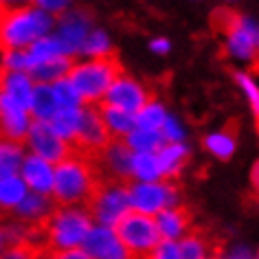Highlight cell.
<instances>
[{"label": "cell", "instance_id": "277c9868", "mask_svg": "<svg viewBox=\"0 0 259 259\" xmlns=\"http://www.w3.org/2000/svg\"><path fill=\"white\" fill-rule=\"evenodd\" d=\"M213 24L224 33V51L231 60L252 64L259 60V20L252 16L218 9Z\"/></svg>", "mask_w": 259, "mask_h": 259}, {"label": "cell", "instance_id": "ab89813d", "mask_svg": "<svg viewBox=\"0 0 259 259\" xmlns=\"http://www.w3.org/2000/svg\"><path fill=\"white\" fill-rule=\"evenodd\" d=\"M37 255H40V250L29 248V246H14L3 259H37Z\"/></svg>", "mask_w": 259, "mask_h": 259}, {"label": "cell", "instance_id": "9c48e42d", "mask_svg": "<svg viewBox=\"0 0 259 259\" xmlns=\"http://www.w3.org/2000/svg\"><path fill=\"white\" fill-rule=\"evenodd\" d=\"M24 147H27L29 154H35V156L49 160V163H53V165L62 163L64 158H68L70 154L75 152V147L70 145L68 141H64L60 134L51 127V123L35 121V119L31 123L27 139H24Z\"/></svg>", "mask_w": 259, "mask_h": 259}, {"label": "cell", "instance_id": "9a60e30c", "mask_svg": "<svg viewBox=\"0 0 259 259\" xmlns=\"http://www.w3.org/2000/svg\"><path fill=\"white\" fill-rule=\"evenodd\" d=\"M132 156L134 152L125 145V141L112 139L108 147L97 156V167L106 174L108 180H121V183H132Z\"/></svg>", "mask_w": 259, "mask_h": 259}, {"label": "cell", "instance_id": "d4e9b609", "mask_svg": "<svg viewBox=\"0 0 259 259\" xmlns=\"http://www.w3.org/2000/svg\"><path fill=\"white\" fill-rule=\"evenodd\" d=\"M123 141L134 154H158L165 145L160 130H145V127L132 130Z\"/></svg>", "mask_w": 259, "mask_h": 259}, {"label": "cell", "instance_id": "7dc6e473", "mask_svg": "<svg viewBox=\"0 0 259 259\" xmlns=\"http://www.w3.org/2000/svg\"><path fill=\"white\" fill-rule=\"evenodd\" d=\"M226 3H237V0H226Z\"/></svg>", "mask_w": 259, "mask_h": 259}, {"label": "cell", "instance_id": "f6af8a7d", "mask_svg": "<svg viewBox=\"0 0 259 259\" xmlns=\"http://www.w3.org/2000/svg\"><path fill=\"white\" fill-rule=\"evenodd\" d=\"M250 183H252V189L259 193V160L252 165V171H250Z\"/></svg>", "mask_w": 259, "mask_h": 259}, {"label": "cell", "instance_id": "f907efd6", "mask_svg": "<svg viewBox=\"0 0 259 259\" xmlns=\"http://www.w3.org/2000/svg\"><path fill=\"white\" fill-rule=\"evenodd\" d=\"M0 11H3V7H0Z\"/></svg>", "mask_w": 259, "mask_h": 259}, {"label": "cell", "instance_id": "d590c367", "mask_svg": "<svg viewBox=\"0 0 259 259\" xmlns=\"http://www.w3.org/2000/svg\"><path fill=\"white\" fill-rule=\"evenodd\" d=\"M160 134H163L165 143H185V139H187V130L183 125V121L174 114L167 116V121L160 127Z\"/></svg>", "mask_w": 259, "mask_h": 259}, {"label": "cell", "instance_id": "74e56055", "mask_svg": "<svg viewBox=\"0 0 259 259\" xmlns=\"http://www.w3.org/2000/svg\"><path fill=\"white\" fill-rule=\"evenodd\" d=\"M147 259H180V244L163 239V242L150 252Z\"/></svg>", "mask_w": 259, "mask_h": 259}, {"label": "cell", "instance_id": "2e32d148", "mask_svg": "<svg viewBox=\"0 0 259 259\" xmlns=\"http://www.w3.org/2000/svg\"><path fill=\"white\" fill-rule=\"evenodd\" d=\"M20 178L27 183L29 191L33 193H42V196H53L55 189V165L44 160L35 154L24 156L22 169H20Z\"/></svg>", "mask_w": 259, "mask_h": 259}, {"label": "cell", "instance_id": "3957f363", "mask_svg": "<svg viewBox=\"0 0 259 259\" xmlns=\"http://www.w3.org/2000/svg\"><path fill=\"white\" fill-rule=\"evenodd\" d=\"M95 229V220L88 206H60L53 211L49 222L42 226L44 233V250L64 252L83 248L90 231Z\"/></svg>", "mask_w": 259, "mask_h": 259}, {"label": "cell", "instance_id": "44dd1931", "mask_svg": "<svg viewBox=\"0 0 259 259\" xmlns=\"http://www.w3.org/2000/svg\"><path fill=\"white\" fill-rule=\"evenodd\" d=\"M204 150L218 160H231L237 152V132L233 127H222L215 132H209L202 141Z\"/></svg>", "mask_w": 259, "mask_h": 259}, {"label": "cell", "instance_id": "5b68a950", "mask_svg": "<svg viewBox=\"0 0 259 259\" xmlns=\"http://www.w3.org/2000/svg\"><path fill=\"white\" fill-rule=\"evenodd\" d=\"M123 73L119 57H106V60H81L75 62L70 68L68 79L79 90L86 106H101L106 99L110 86Z\"/></svg>", "mask_w": 259, "mask_h": 259}, {"label": "cell", "instance_id": "60d3db41", "mask_svg": "<svg viewBox=\"0 0 259 259\" xmlns=\"http://www.w3.org/2000/svg\"><path fill=\"white\" fill-rule=\"evenodd\" d=\"M14 248L9 239V231H7V220H0V259H3L7 252Z\"/></svg>", "mask_w": 259, "mask_h": 259}, {"label": "cell", "instance_id": "4dcf8cb0", "mask_svg": "<svg viewBox=\"0 0 259 259\" xmlns=\"http://www.w3.org/2000/svg\"><path fill=\"white\" fill-rule=\"evenodd\" d=\"M79 121H81V108H60V112L51 119V127H53L64 141H68V143L73 145L77 130H79Z\"/></svg>", "mask_w": 259, "mask_h": 259}, {"label": "cell", "instance_id": "816d5d0a", "mask_svg": "<svg viewBox=\"0 0 259 259\" xmlns=\"http://www.w3.org/2000/svg\"><path fill=\"white\" fill-rule=\"evenodd\" d=\"M257 62H259V60H257Z\"/></svg>", "mask_w": 259, "mask_h": 259}, {"label": "cell", "instance_id": "ee69618b", "mask_svg": "<svg viewBox=\"0 0 259 259\" xmlns=\"http://www.w3.org/2000/svg\"><path fill=\"white\" fill-rule=\"evenodd\" d=\"M27 5H33V0H0L3 9H18V7H27Z\"/></svg>", "mask_w": 259, "mask_h": 259}, {"label": "cell", "instance_id": "1f68e13d", "mask_svg": "<svg viewBox=\"0 0 259 259\" xmlns=\"http://www.w3.org/2000/svg\"><path fill=\"white\" fill-rule=\"evenodd\" d=\"M27 53H29L31 70H33V68H37V66H40V64H44V62H51V60H55V57L64 55V51H62V47H60V42L55 40V35L51 33V35H47V37H42V40H37L33 47H29Z\"/></svg>", "mask_w": 259, "mask_h": 259}, {"label": "cell", "instance_id": "bcb514c9", "mask_svg": "<svg viewBox=\"0 0 259 259\" xmlns=\"http://www.w3.org/2000/svg\"><path fill=\"white\" fill-rule=\"evenodd\" d=\"M37 259H51V252H47V250H40V255H37Z\"/></svg>", "mask_w": 259, "mask_h": 259}, {"label": "cell", "instance_id": "8d00e7d4", "mask_svg": "<svg viewBox=\"0 0 259 259\" xmlns=\"http://www.w3.org/2000/svg\"><path fill=\"white\" fill-rule=\"evenodd\" d=\"M33 5L53 18H60L73 9V0H33Z\"/></svg>", "mask_w": 259, "mask_h": 259}, {"label": "cell", "instance_id": "cb8c5ba5", "mask_svg": "<svg viewBox=\"0 0 259 259\" xmlns=\"http://www.w3.org/2000/svg\"><path fill=\"white\" fill-rule=\"evenodd\" d=\"M24 156H27L24 143H14V141L0 139V180L20 176Z\"/></svg>", "mask_w": 259, "mask_h": 259}, {"label": "cell", "instance_id": "f1b7e54d", "mask_svg": "<svg viewBox=\"0 0 259 259\" xmlns=\"http://www.w3.org/2000/svg\"><path fill=\"white\" fill-rule=\"evenodd\" d=\"M83 60H106V57H116L114 53V44L110 40V35L103 29H93L90 35L86 37L79 53Z\"/></svg>", "mask_w": 259, "mask_h": 259}, {"label": "cell", "instance_id": "e0dca14e", "mask_svg": "<svg viewBox=\"0 0 259 259\" xmlns=\"http://www.w3.org/2000/svg\"><path fill=\"white\" fill-rule=\"evenodd\" d=\"M57 209V202L53 196H42V193L29 191V196L22 200V204L16 209V213L11 218H16L18 222L33 226V229H42L49 222V218L53 215V211Z\"/></svg>", "mask_w": 259, "mask_h": 259}, {"label": "cell", "instance_id": "ba28073f", "mask_svg": "<svg viewBox=\"0 0 259 259\" xmlns=\"http://www.w3.org/2000/svg\"><path fill=\"white\" fill-rule=\"evenodd\" d=\"M116 233L132 252L134 259H147L150 252L163 242L156 226V218L143 215V213L130 211L125 218L116 224Z\"/></svg>", "mask_w": 259, "mask_h": 259}, {"label": "cell", "instance_id": "52a82bcc", "mask_svg": "<svg viewBox=\"0 0 259 259\" xmlns=\"http://www.w3.org/2000/svg\"><path fill=\"white\" fill-rule=\"evenodd\" d=\"M130 206L132 211L156 218L171 206H183V193L174 180L156 183H130Z\"/></svg>", "mask_w": 259, "mask_h": 259}, {"label": "cell", "instance_id": "4316f807", "mask_svg": "<svg viewBox=\"0 0 259 259\" xmlns=\"http://www.w3.org/2000/svg\"><path fill=\"white\" fill-rule=\"evenodd\" d=\"M156 180H165L158 154H134L132 183H156Z\"/></svg>", "mask_w": 259, "mask_h": 259}, {"label": "cell", "instance_id": "83f0119b", "mask_svg": "<svg viewBox=\"0 0 259 259\" xmlns=\"http://www.w3.org/2000/svg\"><path fill=\"white\" fill-rule=\"evenodd\" d=\"M75 62L77 60H73V57L60 55V57H55V60L44 62L37 68H33L31 70V77L35 79V83H55L70 75V68L75 66Z\"/></svg>", "mask_w": 259, "mask_h": 259}, {"label": "cell", "instance_id": "8fae6325", "mask_svg": "<svg viewBox=\"0 0 259 259\" xmlns=\"http://www.w3.org/2000/svg\"><path fill=\"white\" fill-rule=\"evenodd\" d=\"M110 141H112V137H110L106 123H103L99 106H83L81 108L79 130H77L73 147L77 152L86 154V156L97 158L108 147Z\"/></svg>", "mask_w": 259, "mask_h": 259}, {"label": "cell", "instance_id": "c3c4849f", "mask_svg": "<svg viewBox=\"0 0 259 259\" xmlns=\"http://www.w3.org/2000/svg\"><path fill=\"white\" fill-rule=\"evenodd\" d=\"M257 259H259V250H257Z\"/></svg>", "mask_w": 259, "mask_h": 259}, {"label": "cell", "instance_id": "f35d334b", "mask_svg": "<svg viewBox=\"0 0 259 259\" xmlns=\"http://www.w3.org/2000/svg\"><path fill=\"white\" fill-rule=\"evenodd\" d=\"M215 259H257V255H252L246 246H233L229 250H220Z\"/></svg>", "mask_w": 259, "mask_h": 259}, {"label": "cell", "instance_id": "d6a6232c", "mask_svg": "<svg viewBox=\"0 0 259 259\" xmlns=\"http://www.w3.org/2000/svg\"><path fill=\"white\" fill-rule=\"evenodd\" d=\"M167 116H169V112H167L165 103L154 97V99L147 103L145 108H141L137 112V127L160 130V127H163V123L167 121Z\"/></svg>", "mask_w": 259, "mask_h": 259}, {"label": "cell", "instance_id": "ac0fdd59", "mask_svg": "<svg viewBox=\"0 0 259 259\" xmlns=\"http://www.w3.org/2000/svg\"><path fill=\"white\" fill-rule=\"evenodd\" d=\"M156 226L167 242H183L191 233V213L185 206H171L156 215Z\"/></svg>", "mask_w": 259, "mask_h": 259}, {"label": "cell", "instance_id": "e575fe53", "mask_svg": "<svg viewBox=\"0 0 259 259\" xmlns=\"http://www.w3.org/2000/svg\"><path fill=\"white\" fill-rule=\"evenodd\" d=\"M53 86V93H55V99L60 103V108H83L86 103H83L79 90L75 88V83L68 79V77H64V79L51 83Z\"/></svg>", "mask_w": 259, "mask_h": 259}, {"label": "cell", "instance_id": "b9f144b4", "mask_svg": "<svg viewBox=\"0 0 259 259\" xmlns=\"http://www.w3.org/2000/svg\"><path fill=\"white\" fill-rule=\"evenodd\" d=\"M150 51L152 53H158V55H167L171 51V42L167 37H156V40L150 42Z\"/></svg>", "mask_w": 259, "mask_h": 259}, {"label": "cell", "instance_id": "7402d4cb", "mask_svg": "<svg viewBox=\"0 0 259 259\" xmlns=\"http://www.w3.org/2000/svg\"><path fill=\"white\" fill-rule=\"evenodd\" d=\"M99 110H101L103 123H106V127H108V132L112 139L123 141L132 130H137V114L125 112V110L114 108V106H106V103H101Z\"/></svg>", "mask_w": 259, "mask_h": 259}, {"label": "cell", "instance_id": "7a4b0ae2", "mask_svg": "<svg viewBox=\"0 0 259 259\" xmlns=\"http://www.w3.org/2000/svg\"><path fill=\"white\" fill-rule=\"evenodd\" d=\"M57 18L35 5L0 11V51H27L37 40L53 33Z\"/></svg>", "mask_w": 259, "mask_h": 259}, {"label": "cell", "instance_id": "d6986e66", "mask_svg": "<svg viewBox=\"0 0 259 259\" xmlns=\"http://www.w3.org/2000/svg\"><path fill=\"white\" fill-rule=\"evenodd\" d=\"M0 88L5 95H9L11 99L27 106L31 110V101H33L37 83L31 77V73H22V70H3L0 68Z\"/></svg>", "mask_w": 259, "mask_h": 259}, {"label": "cell", "instance_id": "ffe728a7", "mask_svg": "<svg viewBox=\"0 0 259 259\" xmlns=\"http://www.w3.org/2000/svg\"><path fill=\"white\" fill-rule=\"evenodd\" d=\"M189 158H191V150L187 143H165L163 150L158 152V160H160V167H163L165 180L178 178L187 167V163H189Z\"/></svg>", "mask_w": 259, "mask_h": 259}, {"label": "cell", "instance_id": "30bf717a", "mask_svg": "<svg viewBox=\"0 0 259 259\" xmlns=\"http://www.w3.org/2000/svg\"><path fill=\"white\" fill-rule=\"evenodd\" d=\"M95 29L93 16L83 9H70L64 16L57 18L53 35L60 42V47L66 57H75L81 53V47L86 42V37L90 35V31Z\"/></svg>", "mask_w": 259, "mask_h": 259}, {"label": "cell", "instance_id": "484cf974", "mask_svg": "<svg viewBox=\"0 0 259 259\" xmlns=\"http://www.w3.org/2000/svg\"><path fill=\"white\" fill-rule=\"evenodd\" d=\"M57 112H60V103L55 99L53 86L51 83H37L33 101H31V114H33V119L51 123V119Z\"/></svg>", "mask_w": 259, "mask_h": 259}, {"label": "cell", "instance_id": "836d02e7", "mask_svg": "<svg viewBox=\"0 0 259 259\" xmlns=\"http://www.w3.org/2000/svg\"><path fill=\"white\" fill-rule=\"evenodd\" d=\"M233 79H235L237 88L242 90L252 116H255L257 123H259V81L248 73V70H235V73H233Z\"/></svg>", "mask_w": 259, "mask_h": 259}, {"label": "cell", "instance_id": "7bdbcfd3", "mask_svg": "<svg viewBox=\"0 0 259 259\" xmlns=\"http://www.w3.org/2000/svg\"><path fill=\"white\" fill-rule=\"evenodd\" d=\"M51 259H90L83 248H75V250H64V252H53Z\"/></svg>", "mask_w": 259, "mask_h": 259}, {"label": "cell", "instance_id": "f546056e", "mask_svg": "<svg viewBox=\"0 0 259 259\" xmlns=\"http://www.w3.org/2000/svg\"><path fill=\"white\" fill-rule=\"evenodd\" d=\"M180 244V259H215L218 250L202 233H189Z\"/></svg>", "mask_w": 259, "mask_h": 259}, {"label": "cell", "instance_id": "5bb4252c", "mask_svg": "<svg viewBox=\"0 0 259 259\" xmlns=\"http://www.w3.org/2000/svg\"><path fill=\"white\" fill-rule=\"evenodd\" d=\"M83 250L90 259H134L116 229L101 224H95V229L90 231Z\"/></svg>", "mask_w": 259, "mask_h": 259}, {"label": "cell", "instance_id": "681fc988", "mask_svg": "<svg viewBox=\"0 0 259 259\" xmlns=\"http://www.w3.org/2000/svg\"><path fill=\"white\" fill-rule=\"evenodd\" d=\"M0 95H3V88H0Z\"/></svg>", "mask_w": 259, "mask_h": 259}, {"label": "cell", "instance_id": "7c38bea8", "mask_svg": "<svg viewBox=\"0 0 259 259\" xmlns=\"http://www.w3.org/2000/svg\"><path fill=\"white\" fill-rule=\"evenodd\" d=\"M152 99H154L152 90L147 88L141 79H137L134 75H127L125 70H123V73L114 79L112 86H110L103 103H106V106H114V108L125 110V112L137 114L139 110L145 108Z\"/></svg>", "mask_w": 259, "mask_h": 259}, {"label": "cell", "instance_id": "6da1fadb", "mask_svg": "<svg viewBox=\"0 0 259 259\" xmlns=\"http://www.w3.org/2000/svg\"><path fill=\"white\" fill-rule=\"evenodd\" d=\"M101 180L97 160L75 150L68 158L55 165L53 200L60 206H88Z\"/></svg>", "mask_w": 259, "mask_h": 259}, {"label": "cell", "instance_id": "8992f818", "mask_svg": "<svg viewBox=\"0 0 259 259\" xmlns=\"http://www.w3.org/2000/svg\"><path fill=\"white\" fill-rule=\"evenodd\" d=\"M88 211L95 224L116 229V224L132 211V206H130V183L108 178L101 180L93 200L88 202Z\"/></svg>", "mask_w": 259, "mask_h": 259}, {"label": "cell", "instance_id": "603a6c76", "mask_svg": "<svg viewBox=\"0 0 259 259\" xmlns=\"http://www.w3.org/2000/svg\"><path fill=\"white\" fill-rule=\"evenodd\" d=\"M29 196V187L20 176L0 180V215H14L22 200Z\"/></svg>", "mask_w": 259, "mask_h": 259}, {"label": "cell", "instance_id": "4fadbf2b", "mask_svg": "<svg viewBox=\"0 0 259 259\" xmlns=\"http://www.w3.org/2000/svg\"><path fill=\"white\" fill-rule=\"evenodd\" d=\"M33 114L27 106L11 99L9 95H0V139L14 141V143H24Z\"/></svg>", "mask_w": 259, "mask_h": 259}]
</instances>
